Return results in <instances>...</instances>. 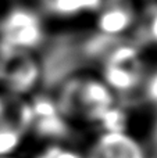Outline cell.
I'll list each match as a JSON object with an SVG mask.
<instances>
[{
    "label": "cell",
    "mask_w": 157,
    "mask_h": 158,
    "mask_svg": "<svg viewBox=\"0 0 157 158\" xmlns=\"http://www.w3.org/2000/svg\"><path fill=\"white\" fill-rule=\"evenodd\" d=\"M40 64L29 52L2 49L0 90L15 98H24L40 82Z\"/></svg>",
    "instance_id": "4"
},
{
    "label": "cell",
    "mask_w": 157,
    "mask_h": 158,
    "mask_svg": "<svg viewBox=\"0 0 157 158\" xmlns=\"http://www.w3.org/2000/svg\"><path fill=\"white\" fill-rule=\"evenodd\" d=\"M54 107L67 125L106 123L117 114V96L100 75L79 74L64 81Z\"/></svg>",
    "instance_id": "1"
},
{
    "label": "cell",
    "mask_w": 157,
    "mask_h": 158,
    "mask_svg": "<svg viewBox=\"0 0 157 158\" xmlns=\"http://www.w3.org/2000/svg\"><path fill=\"white\" fill-rule=\"evenodd\" d=\"M104 0H39V13L57 21L95 15Z\"/></svg>",
    "instance_id": "7"
},
{
    "label": "cell",
    "mask_w": 157,
    "mask_h": 158,
    "mask_svg": "<svg viewBox=\"0 0 157 158\" xmlns=\"http://www.w3.org/2000/svg\"><path fill=\"white\" fill-rule=\"evenodd\" d=\"M136 28H139L141 42L149 47H157V4L147 7L138 19Z\"/></svg>",
    "instance_id": "9"
},
{
    "label": "cell",
    "mask_w": 157,
    "mask_h": 158,
    "mask_svg": "<svg viewBox=\"0 0 157 158\" xmlns=\"http://www.w3.org/2000/svg\"><path fill=\"white\" fill-rule=\"evenodd\" d=\"M138 93L145 104L157 110V68L146 72Z\"/></svg>",
    "instance_id": "10"
},
{
    "label": "cell",
    "mask_w": 157,
    "mask_h": 158,
    "mask_svg": "<svg viewBox=\"0 0 157 158\" xmlns=\"http://www.w3.org/2000/svg\"><path fill=\"white\" fill-rule=\"evenodd\" d=\"M150 146L152 147H149V148H152L157 156V114H156L155 119H153L152 128H150Z\"/></svg>",
    "instance_id": "11"
},
{
    "label": "cell",
    "mask_w": 157,
    "mask_h": 158,
    "mask_svg": "<svg viewBox=\"0 0 157 158\" xmlns=\"http://www.w3.org/2000/svg\"><path fill=\"white\" fill-rule=\"evenodd\" d=\"M31 158H85V154L82 148L52 140L47 144L39 147Z\"/></svg>",
    "instance_id": "8"
},
{
    "label": "cell",
    "mask_w": 157,
    "mask_h": 158,
    "mask_svg": "<svg viewBox=\"0 0 157 158\" xmlns=\"http://www.w3.org/2000/svg\"><path fill=\"white\" fill-rule=\"evenodd\" d=\"M45 40L43 17L38 10L15 6L0 17V47L32 53Z\"/></svg>",
    "instance_id": "2"
},
{
    "label": "cell",
    "mask_w": 157,
    "mask_h": 158,
    "mask_svg": "<svg viewBox=\"0 0 157 158\" xmlns=\"http://www.w3.org/2000/svg\"><path fill=\"white\" fill-rule=\"evenodd\" d=\"M85 158H150V151L124 129H102L83 148Z\"/></svg>",
    "instance_id": "5"
},
{
    "label": "cell",
    "mask_w": 157,
    "mask_h": 158,
    "mask_svg": "<svg viewBox=\"0 0 157 158\" xmlns=\"http://www.w3.org/2000/svg\"><path fill=\"white\" fill-rule=\"evenodd\" d=\"M146 71L136 44H122L108 52L103 60L100 78L116 96L138 93Z\"/></svg>",
    "instance_id": "3"
},
{
    "label": "cell",
    "mask_w": 157,
    "mask_h": 158,
    "mask_svg": "<svg viewBox=\"0 0 157 158\" xmlns=\"http://www.w3.org/2000/svg\"><path fill=\"white\" fill-rule=\"evenodd\" d=\"M138 11L129 0L103 2L95 13V28L104 38L125 36L138 24Z\"/></svg>",
    "instance_id": "6"
}]
</instances>
